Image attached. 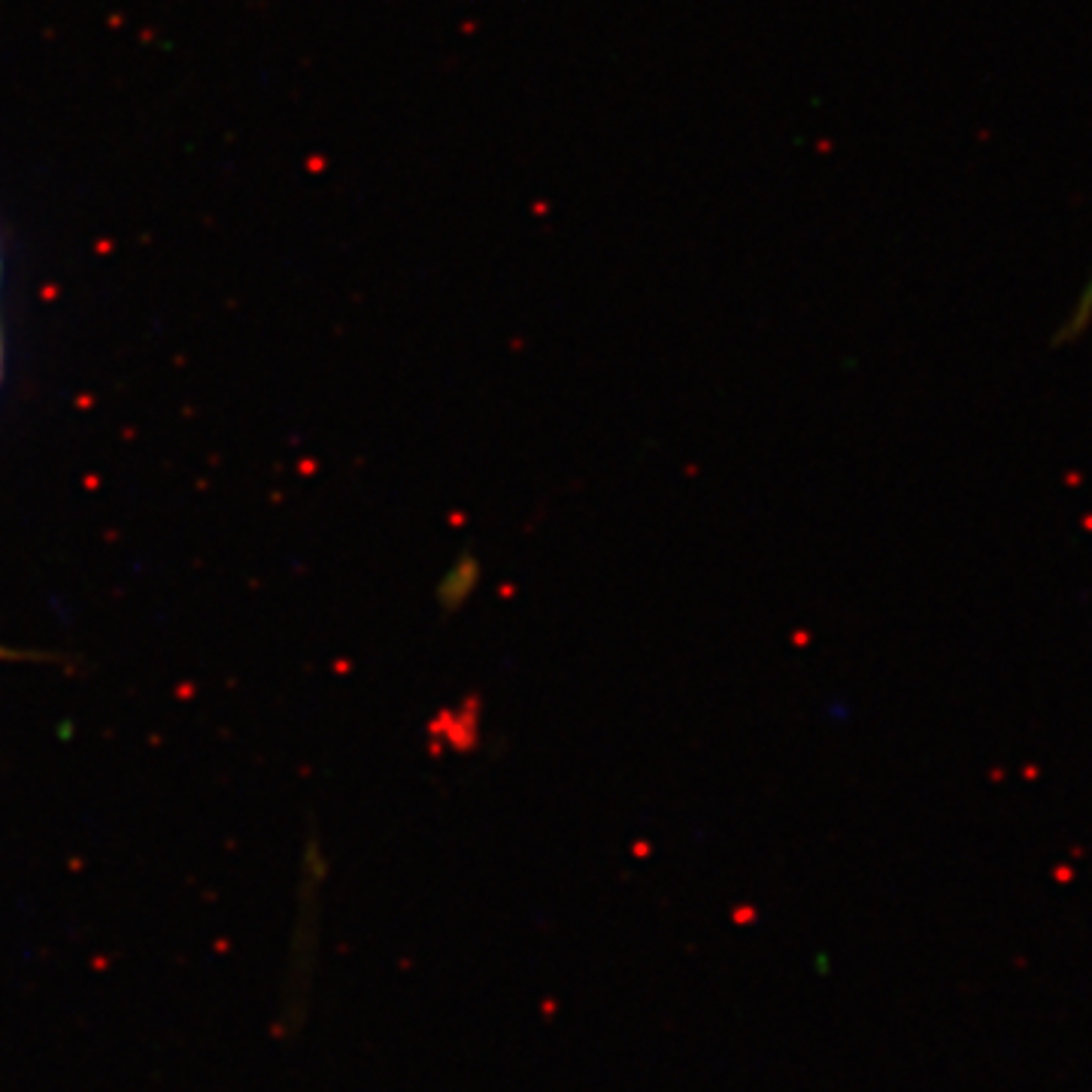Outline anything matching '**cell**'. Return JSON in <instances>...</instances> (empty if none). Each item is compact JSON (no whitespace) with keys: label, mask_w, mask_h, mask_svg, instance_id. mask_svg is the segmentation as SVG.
I'll return each mask as SVG.
<instances>
[{"label":"cell","mask_w":1092,"mask_h":1092,"mask_svg":"<svg viewBox=\"0 0 1092 1092\" xmlns=\"http://www.w3.org/2000/svg\"><path fill=\"white\" fill-rule=\"evenodd\" d=\"M0 659H19V652H9V650H0Z\"/></svg>","instance_id":"obj_2"},{"label":"cell","mask_w":1092,"mask_h":1092,"mask_svg":"<svg viewBox=\"0 0 1092 1092\" xmlns=\"http://www.w3.org/2000/svg\"><path fill=\"white\" fill-rule=\"evenodd\" d=\"M479 580H483V565H479L477 555L474 553L458 555V559L452 561V568L443 574V580H440V586H437L440 607H443L447 613L462 610V607L474 598V592L479 589Z\"/></svg>","instance_id":"obj_1"},{"label":"cell","mask_w":1092,"mask_h":1092,"mask_svg":"<svg viewBox=\"0 0 1092 1092\" xmlns=\"http://www.w3.org/2000/svg\"><path fill=\"white\" fill-rule=\"evenodd\" d=\"M0 361H3V346H0Z\"/></svg>","instance_id":"obj_3"}]
</instances>
